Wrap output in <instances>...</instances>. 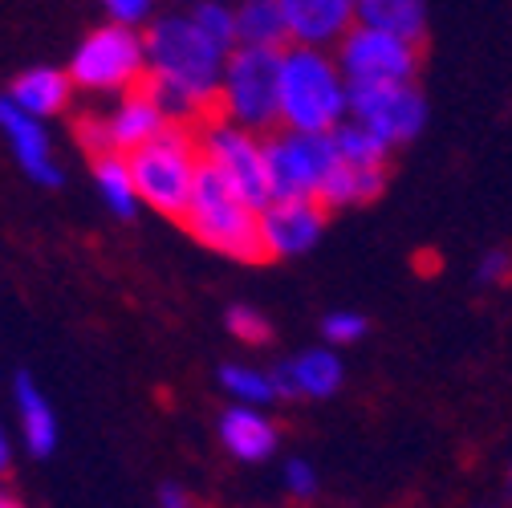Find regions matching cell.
Instances as JSON below:
<instances>
[{
	"label": "cell",
	"instance_id": "obj_28",
	"mask_svg": "<svg viewBox=\"0 0 512 508\" xmlns=\"http://www.w3.org/2000/svg\"><path fill=\"white\" fill-rule=\"evenodd\" d=\"M106 17H110V25H118V29L139 33V25L151 21V5H147V0H110Z\"/></svg>",
	"mask_w": 512,
	"mask_h": 508
},
{
	"label": "cell",
	"instance_id": "obj_17",
	"mask_svg": "<svg viewBox=\"0 0 512 508\" xmlns=\"http://www.w3.org/2000/svg\"><path fill=\"white\" fill-rule=\"evenodd\" d=\"M354 17L362 29L391 33L407 45H419L427 33V9L419 0H362V5H354Z\"/></svg>",
	"mask_w": 512,
	"mask_h": 508
},
{
	"label": "cell",
	"instance_id": "obj_18",
	"mask_svg": "<svg viewBox=\"0 0 512 508\" xmlns=\"http://www.w3.org/2000/svg\"><path fill=\"white\" fill-rule=\"evenodd\" d=\"M236 41L240 49H273L289 41V17H285V0H248L236 9Z\"/></svg>",
	"mask_w": 512,
	"mask_h": 508
},
{
	"label": "cell",
	"instance_id": "obj_4",
	"mask_svg": "<svg viewBox=\"0 0 512 508\" xmlns=\"http://www.w3.org/2000/svg\"><path fill=\"white\" fill-rule=\"evenodd\" d=\"M281 61L285 49H236L228 53L224 82H220V118L240 131H269L281 118Z\"/></svg>",
	"mask_w": 512,
	"mask_h": 508
},
{
	"label": "cell",
	"instance_id": "obj_16",
	"mask_svg": "<svg viewBox=\"0 0 512 508\" xmlns=\"http://www.w3.org/2000/svg\"><path fill=\"white\" fill-rule=\"evenodd\" d=\"M13 403H17V427L21 439L33 456H49L57 448V415L49 407V399L41 395V387L33 383V374H17L13 378Z\"/></svg>",
	"mask_w": 512,
	"mask_h": 508
},
{
	"label": "cell",
	"instance_id": "obj_29",
	"mask_svg": "<svg viewBox=\"0 0 512 508\" xmlns=\"http://www.w3.org/2000/svg\"><path fill=\"white\" fill-rule=\"evenodd\" d=\"M285 484H289L293 496L309 500V496L317 492V472H313L305 460H289V464H285Z\"/></svg>",
	"mask_w": 512,
	"mask_h": 508
},
{
	"label": "cell",
	"instance_id": "obj_35",
	"mask_svg": "<svg viewBox=\"0 0 512 508\" xmlns=\"http://www.w3.org/2000/svg\"><path fill=\"white\" fill-rule=\"evenodd\" d=\"M508 488H512V472H508Z\"/></svg>",
	"mask_w": 512,
	"mask_h": 508
},
{
	"label": "cell",
	"instance_id": "obj_1",
	"mask_svg": "<svg viewBox=\"0 0 512 508\" xmlns=\"http://www.w3.org/2000/svg\"><path fill=\"white\" fill-rule=\"evenodd\" d=\"M346 114L342 70L322 49H285L281 61V118L293 135H330Z\"/></svg>",
	"mask_w": 512,
	"mask_h": 508
},
{
	"label": "cell",
	"instance_id": "obj_3",
	"mask_svg": "<svg viewBox=\"0 0 512 508\" xmlns=\"http://www.w3.org/2000/svg\"><path fill=\"white\" fill-rule=\"evenodd\" d=\"M131 179H135V192L139 204L183 220L191 208V192H196V175H200V139L187 131V126H167V131L147 143L143 151H135L131 159Z\"/></svg>",
	"mask_w": 512,
	"mask_h": 508
},
{
	"label": "cell",
	"instance_id": "obj_15",
	"mask_svg": "<svg viewBox=\"0 0 512 508\" xmlns=\"http://www.w3.org/2000/svg\"><path fill=\"white\" fill-rule=\"evenodd\" d=\"M220 439H224V448L244 464H261L277 452V427L256 407L224 411L220 415Z\"/></svg>",
	"mask_w": 512,
	"mask_h": 508
},
{
	"label": "cell",
	"instance_id": "obj_24",
	"mask_svg": "<svg viewBox=\"0 0 512 508\" xmlns=\"http://www.w3.org/2000/svg\"><path fill=\"white\" fill-rule=\"evenodd\" d=\"M191 21L200 25V33H204L216 49L236 53V9L216 5V0H204V5L191 9Z\"/></svg>",
	"mask_w": 512,
	"mask_h": 508
},
{
	"label": "cell",
	"instance_id": "obj_25",
	"mask_svg": "<svg viewBox=\"0 0 512 508\" xmlns=\"http://www.w3.org/2000/svg\"><path fill=\"white\" fill-rule=\"evenodd\" d=\"M228 334L240 338L244 346H269L273 342V326L265 313H256L248 305H232L228 309Z\"/></svg>",
	"mask_w": 512,
	"mask_h": 508
},
{
	"label": "cell",
	"instance_id": "obj_11",
	"mask_svg": "<svg viewBox=\"0 0 512 508\" xmlns=\"http://www.w3.org/2000/svg\"><path fill=\"white\" fill-rule=\"evenodd\" d=\"M0 131H5L21 171L41 183V187H61V167L53 159V147H49V135H45V126L37 118H29L25 110H17L9 98H0Z\"/></svg>",
	"mask_w": 512,
	"mask_h": 508
},
{
	"label": "cell",
	"instance_id": "obj_32",
	"mask_svg": "<svg viewBox=\"0 0 512 508\" xmlns=\"http://www.w3.org/2000/svg\"><path fill=\"white\" fill-rule=\"evenodd\" d=\"M159 508H191V496L179 484H163L159 488Z\"/></svg>",
	"mask_w": 512,
	"mask_h": 508
},
{
	"label": "cell",
	"instance_id": "obj_14",
	"mask_svg": "<svg viewBox=\"0 0 512 508\" xmlns=\"http://www.w3.org/2000/svg\"><path fill=\"white\" fill-rule=\"evenodd\" d=\"M70 94H74V82H70V70H53V66H37V70H25L13 86H9V102L17 110H25L29 118H53L70 106Z\"/></svg>",
	"mask_w": 512,
	"mask_h": 508
},
{
	"label": "cell",
	"instance_id": "obj_6",
	"mask_svg": "<svg viewBox=\"0 0 512 508\" xmlns=\"http://www.w3.org/2000/svg\"><path fill=\"white\" fill-rule=\"evenodd\" d=\"M200 155L232 187V196L248 212L261 216L273 204L269 171H265V143H256L248 131H240V126H232L224 118H212L200 131Z\"/></svg>",
	"mask_w": 512,
	"mask_h": 508
},
{
	"label": "cell",
	"instance_id": "obj_27",
	"mask_svg": "<svg viewBox=\"0 0 512 508\" xmlns=\"http://www.w3.org/2000/svg\"><path fill=\"white\" fill-rule=\"evenodd\" d=\"M326 342L334 346H346V342H358L366 334V317L362 313H330L326 317V326H322Z\"/></svg>",
	"mask_w": 512,
	"mask_h": 508
},
{
	"label": "cell",
	"instance_id": "obj_34",
	"mask_svg": "<svg viewBox=\"0 0 512 508\" xmlns=\"http://www.w3.org/2000/svg\"><path fill=\"white\" fill-rule=\"evenodd\" d=\"M0 508H25V500L17 492H9V488H0Z\"/></svg>",
	"mask_w": 512,
	"mask_h": 508
},
{
	"label": "cell",
	"instance_id": "obj_9",
	"mask_svg": "<svg viewBox=\"0 0 512 508\" xmlns=\"http://www.w3.org/2000/svg\"><path fill=\"white\" fill-rule=\"evenodd\" d=\"M346 110L358 122L374 126L391 147L411 143L427 122V102L411 82L407 86H346Z\"/></svg>",
	"mask_w": 512,
	"mask_h": 508
},
{
	"label": "cell",
	"instance_id": "obj_26",
	"mask_svg": "<svg viewBox=\"0 0 512 508\" xmlns=\"http://www.w3.org/2000/svg\"><path fill=\"white\" fill-rule=\"evenodd\" d=\"M74 131H78V143H82L94 159L114 155V151H110V135H106V114H82V118L74 122Z\"/></svg>",
	"mask_w": 512,
	"mask_h": 508
},
{
	"label": "cell",
	"instance_id": "obj_23",
	"mask_svg": "<svg viewBox=\"0 0 512 508\" xmlns=\"http://www.w3.org/2000/svg\"><path fill=\"white\" fill-rule=\"evenodd\" d=\"M220 383L224 391H232L236 399H244V407H265L277 399L273 391V378L261 370H248V366H224L220 370Z\"/></svg>",
	"mask_w": 512,
	"mask_h": 508
},
{
	"label": "cell",
	"instance_id": "obj_30",
	"mask_svg": "<svg viewBox=\"0 0 512 508\" xmlns=\"http://www.w3.org/2000/svg\"><path fill=\"white\" fill-rule=\"evenodd\" d=\"M508 273H512V257H508L504 248H492L488 257L480 261V269H476V277H480L484 285H496V281H504Z\"/></svg>",
	"mask_w": 512,
	"mask_h": 508
},
{
	"label": "cell",
	"instance_id": "obj_7",
	"mask_svg": "<svg viewBox=\"0 0 512 508\" xmlns=\"http://www.w3.org/2000/svg\"><path fill=\"white\" fill-rule=\"evenodd\" d=\"M265 171L273 204L285 200H317L326 179L338 171V151L330 135H269L265 139Z\"/></svg>",
	"mask_w": 512,
	"mask_h": 508
},
{
	"label": "cell",
	"instance_id": "obj_5",
	"mask_svg": "<svg viewBox=\"0 0 512 508\" xmlns=\"http://www.w3.org/2000/svg\"><path fill=\"white\" fill-rule=\"evenodd\" d=\"M70 82L74 90L90 94H135L147 82V49L143 37L118 25H98L82 37L70 57Z\"/></svg>",
	"mask_w": 512,
	"mask_h": 508
},
{
	"label": "cell",
	"instance_id": "obj_19",
	"mask_svg": "<svg viewBox=\"0 0 512 508\" xmlns=\"http://www.w3.org/2000/svg\"><path fill=\"white\" fill-rule=\"evenodd\" d=\"M387 187V167H346L338 163V171L326 179L317 204L322 208H350V204H370L382 196Z\"/></svg>",
	"mask_w": 512,
	"mask_h": 508
},
{
	"label": "cell",
	"instance_id": "obj_12",
	"mask_svg": "<svg viewBox=\"0 0 512 508\" xmlns=\"http://www.w3.org/2000/svg\"><path fill=\"white\" fill-rule=\"evenodd\" d=\"M167 114L159 110V102L139 86L135 94H126L110 114H106V135H110V151L131 159L135 151H143L147 143H155L167 131Z\"/></svg>",
	"mask_w": 512,
	"mask_h": 508
},
{
	"label": "cell",
	"instance_id": "obj_33",
	"mask_svg": "<svg viewBox=\"0 0 512 508\" xmlns=\"http://www.w3.org/2000/svg\"><path fill=\"white\" fill-rule=\"evenodd\" d=\"M9 468H13V439H9L5 419H0V476H5Z\"/></svg>",
	"mask_w": 512,
	"mask_h": 508
},
{
	"label": "cell",
	"instance_id": "obj_10",
	"mask_svg": "<svg viewBox=\"0 0 512 508\" xmlns=\"http://www.w3.org/2000/svg\"><path fill=\"white\" fill-rule=\"evenodd\" d=\"M326 228V208L317 200H285V204H269L261 212V236L269 257H301Z\"/></svg>",
	"mask_w": 512,
	"mask_h": 508
},
{
	"label": "cell",
	"instance_id": "obj_21",
	"mask_svg": "<svg viewBox=\"0 0 512 508\" xmlns=\"http://www.w3.org/2000/svg\"><path fill=\"white\" fill-rule=\"evenodd\" d=\"M94 183H98L106 208L118 220H131L139 212V192H135V179H131V163H126L122 155L94 159Z\"/></svg>",
	"mask_w": 512,
	"mask_h": 508
},
{
	"label": "cell",
	"instance_id": "obj_31",
	"mask_svg": "<svg viewBox=\"0 0 512 508\" xmlns=\"http://www.w3.org/2000/svg\"><path fill=\"white\" fill-rule=\"evenodd\" d=\"M273 391H277V399H297L301 391H297V383H293V370H289V362H281L273 374Z\"/></svg>",
	"mask_w": 512,
	"mask_h": 508
},
{
	"label": "cell",
	"instance_id": "obj_2",
	"mask_svg": "<svg viewBox=\"0 0 512 508\" xmlns=\"http://www.w3.org/2000/svg\"><path fill=\"white\" fill-rule=\"evenodd\" d=\"M179 224L200 244L224 252V257H236V261H248V265H265L269 261V248H265V236H261V216L248 212L232 196V187L208 163H200L196 192H191V208H187V216Z\"/></svg>",
	"mask_w": 512,
	"mask_h": 508
},
{
	"label": "cell",
	"instance_id": "obj_22",
	"mask_svg": "<svg viewBox=\"0 0 512 508\" xmlns=\"http://www.w3.org/2000/svg\"><path fill=\"white\" fill-rule=\"evenodd\" d=\"M289 370H293L297 391L309 399H326L342 387V362L330 350H305L289 362Z\"/></svg>",
	"mask_w": 512,
	"mask_h": 508
},
{
	"label": "cell",
	"instance_id": "obj_20",
	"mask_svg": "<svg viewBox=\"0 0 512 508\" xmlns=\"http://www.w3.org/2000/svg\"><path fill=\"white\" fill-rule=\"evenodd\" d=\"M330 143L338 151V163L346 167H387V155H391V143L358 118L338 122L330 131Z\"/></svg>",
	"mask_w": 512,
	"mask_h": 508
},
{
	"label": "cell",
	"instance_id": "obj_8",
	"mask_svg": "<svg viewBox=\"0 0 512 508\" xmlns=\"http://www.w3.org/2000/svg\"><path fill=\"white\" fill-rule=\"evenodd\" d=\"M338 70L350 78V86H407L419 70V45L354 25L342 37Z\"/></svg>",
	"mask_w": 512,
	"mask_h": 508
},
{
	"label": "cell",
	"instance_id": "obj_13",
	"mask_svg": "<svg viewBox=\"0 0 512 508\" xmlns=\"http://www.w3.org/2000/svg\"><path fill=\"white\" fill-rule=\"evenodd\" d=\"M289 37L301 49H322L330 41H342L358 21L350 0H285Z\"/></svg>",
	"mask_w": 512,
	"mask_h": 508
}]
</instances>
